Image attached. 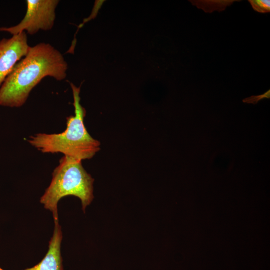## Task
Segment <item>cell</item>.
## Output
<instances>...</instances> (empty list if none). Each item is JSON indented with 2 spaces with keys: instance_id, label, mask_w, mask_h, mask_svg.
Returning <instances> with one entry per match:
<instances>
[{
  "instance_id": "cell-9",
  "label": "cell",
  "mask_w": 270,
  "mask_h": 270,
  "mask_svg": "<svg viewBox=\"0 0 270 270\" xmlns=\"http://www.w3.org/2000/svg\"><path fill=\"white\" fill-rule=\"evenodd\" d=\"M0 270H4L0 267Z\"/></svg>"
},
{
  "instance_id": "cell-1",
  "label": "cell",
  "mask_w": 270,
  "mask_h": 270,
  "mask_svg": "<svg viewBox=\"0 0 270 270\" xmlns=\"http://www.w3.org/2000/svg\"><path fill=\"white\" fill-rule=\"evenodd\" d=\"M68 64L59 50L48 43L30 46L26 55L14 66L0 87V106L20 108L32 90L46 76L62 80Z\"/></svg>"
},
{
  "instance_id": "cell-5",
  "label": "cell",
  "mask_w": 270,
  "mask_h": 270,
  "mask_svg": "<svg viewBox=\"0 0 270 270\" xmlns=\"http://www.w3.org/2000/svg\"><path fill=\"white\" fill-rule=\"evenodd\" d=\"M30 48L24 32L0 40V87L16 64L26 55Z\"/></svg>"
},
{
  "instance_id": "cell-6",
  "label": "cell",
  "mask_w": 270,
  "mask_h": 270,
  "mask_svg": "<svg viewBox=\"0 0 270 270\" xmlns=\"http://www.w3.org/2000/svg\"><path fill=\"white\" fill-rule=\"evenodd\" d=\"M53 234L48 244V249L44 258L37 264L24 270H63L60 245L62 233L58 221L54 222Z\"/></svg>"
},
{
  "instance_id": "cell-4",
  "label": "cell",
  "mask_w": 270,
  "mask_h": 270,
  "mask_svg": "<svg viewBox=\"0 0 270 270\" xmlns=\"http://www.w3.org/2000/svg\"><path fill=\"white\" fill-rule=\"evenodd\" d=\"M58 0H26V12L18 24L10 27H1L0 31L13 35L22 32L32 35L39 30H49L54 26L56 9Z\"/></svg>"
},
{
  "instance_id": "cell-8",
  "label": "cell",
  "mask_w": 270,
  "mask_h": 270,
  "mask_svg": "<svg viewBox=\"0 0 270 270\" xmlns=\"http://www.w3.org/2000/svg\"><path fill=\"white\" fill-rule=\"evenodd\" d=\"M270 98V90H268L263 94L258 96H252L249 98H246L244 99L242 101L246 103L256 104L259 100L262 99L264 98Z\"/></svg>"
},
{
  "instance_id": "cell-3",
  "label": "cell",
  "mask_w": 270,
  "mask_h": 270,
  "mask_svg": "<svg viewBox=\"0 0 270 270\" xmlns=\"http://www.w3.org/2000/svg\"><path fill=\"white\" fill-rule=\"evenodd\" d=\"M94 179L84 168L82 160L64 156L52 174L50 186L40 198L44 208L52 212L54 222L58 221V204L62 198H78L84 212L94 198Z\"/></svg>"
},
{
  "instance_id": "cell-2",
  "label": "cell",
  "mask_w": 270,
  "mask_h": 270,
  "mask_svg": "<svg viewBox=\"0 0 270 270\" xmlns=\"http://www.w3.org/2000/svg\"><path fill=\"white\" fill-rule=\"evenodd\" d=\"M72 90L74 115L66 118V128L58 134L38 133L31 136L28 142L42 153L60 152L83 160L92 158L100 150V142L87 131L84 122L85 108L80 104V88L70 82Z\"/></svg>"
},
{
  "instance_id": "cell-7",
  "label": "cell",
  "mask_w": 270,
  "mask_h": 270,
  "mask_svg": "<svg viewBox=\"0 0 270 270\" xmlns=\"http://www.w3.org/2000/svg\"><path fill=\"white\" fill-rule=\"evenodd\" d=\"M248 2L252 8L258 12L266 13L270 12V0H250Z\"/></svg>"
}]
</instances>
